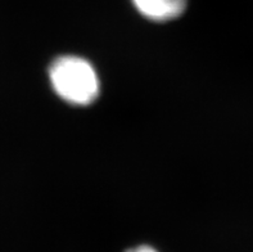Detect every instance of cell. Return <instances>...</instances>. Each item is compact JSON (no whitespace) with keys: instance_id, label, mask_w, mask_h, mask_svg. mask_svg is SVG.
I'll list each match as a JSON object with an SVG mask.
<instances>
[{"instance_id":"1","label":"cell","mask_w":253,"mask_h":252,"mask_svg":"<svg viewBox=\"0 0 253 252\" xmlns=\"http://www.w3.org/2000/svg\"><path fill=\"white\" fill-rule=\"evenodd\" d=\"M48 74L55 94L68 104L86 107L99 98V75L91 62L80 55H59L50 63Z\"/></svg>"},{"instance_id":"2","label":"cell","mask_w":253,"mask_h":252,"mask_svg":"<svg viewBox=\"0 0 253 252\" xmlns=\"http://www.w3.org/2000/svg\"><path fill=\"white\" fill-rule=\"evenodd\" d=\"M140 16L152 22H171L183 16L188 0H131Z\"/></svg>"},{"instance_id":"3","label":"cell","mask_w":253,"mask_h":252,"mask_svg":"<svg viewBox=\"0 0 253 252\" xmlns=\"http://www.w3.org/2000/svg\"><path fill=\"white\" fill-rule=\"evenodd\" d=\"M121 252H162L158 247H156L152 243H136V245H132V246H128L126 249L122 250Z\"/></svg>"}]
</instances>
